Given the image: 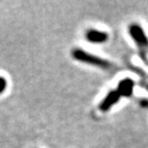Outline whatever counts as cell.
<instances>
[{
  "label": "cell",
  "instance_id": "6da1fadb",
  "mask_svg": "<svg viewBox=\"0 0 148 148\" xmlns=\"http://www.w3.org/2000/svg\"><path fill=\"white\" fill-rule=\"evenodd\" d=\"M72 57L77 61L82 62V63L102 67V69H108V67L111 66V64L109 61L97 57V56L90 54V53L82 49H74L72 51Z\"/></svg>",
  "mask_w": 148,
  "mask_h": 148
},
{
  "label": "cell",
  "instance_id": "7a4b0ae2",
  "mask_svg": "<svg viewBox=\"0 0 148 148\" xmlns=\"http://www.w3.org/2000/svg\"><path fill=\"white\" fill-rule=\"evenodd\" d=\"M128 30L130 36L132 37V38L138 45L141 47L148 46V37L146 36L143 28L140 25L137 24V23H133L129 26Z\"/></svg>",
  "mask_w": 148,
  "mask_h": 148
},
{
  "label": "cell",
  "instance_id": "8992f818",
  "mask_svg": "<svg viewBox=\"0 0 148 148\" xmlns=\"http://www.w3.org/2000/svg\"><path fill=\"white\" fill-rule=\"evenodd\" d=\"M6 88H7V81H6L5 78L0 76V94L6 90Z\"/></svg>",
  "mask_w": 148,
  "mask_h": 148
},
{
  "label": "cell",
  "instance_id": "5b68a950",
  "mask_svg": "<svg viewBox=\"0 0 148 148\" xmlns=\"http://www.w3.org/2000/svg\"><path fill=\"white\" fill-rule=\"evenodd\" d=\"M133 90H134V81L130 78H125L118 83L116 90L121 96L129 97L132 95Z\"/></svg>",
  "mask_w": 148,
  "mask_h": 148
},
{
  "label": "cell",
  "instance_id": "277c9868",
  "mask_svg": "<svg viewBox=\"0 0 148 148\" xmlns=\"http://www.w3.org/2000/svg\"><path fill=\"white\" fill-rule=\"evenodd\" d=\"M86 38L88 41L92 43H104L108 40L109 35L106 32L96 30V29H90L86 33Z\"/></svg>",
  "mask_w": 148,
  "mask_h": 148
},
{
  "label": "cell",
  "instance_id": "3957f363",
  "mask_svg": "<svg viewBox=\"0 0 148 148\" xmlns=\"http://www.w3.org/2000/svg\"><path fill=\"white\" fill-rule=\"evenodd\" d=\"M121 95L116 90H112L109 92L107 95L105 96V98L102 100V102L99 104V111L101 112H108L114 104L119 101Z\"/></svg>",
  "mask_w": 148,
  "mask_h": 148
},
{
  "label": "cell",
  "instance_id": "52a82bcc",
  "mask_svg": "<svg viewBox=\"0 0 148 148\" xmlns=\"http://www.w3.org/2000/svg\"><path fill=\"white\" fill-rule=\"evenodd\" d=\"M141 105H143V107L148 108V100H143V101H141Z\"/></svg>",
  "mask_w": 148,
  "mask_h": 148
}]
</instances>
